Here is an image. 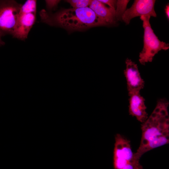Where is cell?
<instances>
[{
    "label": "cell",
    "mask_w": 169,
    "mask_h": 169,
    "mask_svg": "<svg viewBox=\"0 0 169 169\" xmlns=\"http://www.w3.org/2000/svg\"><path fill=\"white\" fill-rule=\"evenodd\" d=\"M59 0H45L46 7L48 10L51 11L56 8L60 2Z\"/></svg>",
    "instance_id": "cell-12"
},
{
    "label": "cell",
    "mask_w": 169,
    "mask_h": 169,
    "mask_svg": "<svg viewBox=\"0 0 169 169\" xmlns=\"http://www.w3.org/2000/svg\"><path fill=\"white\" fill-rule=\"evenodd\" d=\"M2 37L0 35V46L3 45L5 44L4 42L2 39Z\"/></svg>",
    "instance_id": "cell-15"
},
{
    "label": "cell",
    "mask_w": 169,
    "mask_h": 169,
    "mask_svg": "<svg viewBox=\"0 0 169 169\" xmlns=\"http://www.w3.org/2000/svg\"><path fill=\"white\" fill-rule=\"evenodd\" d=\"M155 0H135L132 6L126 9L122 20L128 24L133 18L139 16H149L156 17L154 10Z\"/></svg>",
    "instance_id": "cell-6"
},
{
    "label": "cell",
    "mask_w": 169,
    "mask_h": 169,
    "mask_svg": "<svg viewBox=\"0 0 169 169\" xmlns=\"http://www.w3.org/2000/svg\"><path fill=\"white\" fill-rule=\"evenodd\" d=\"M89 6L96 15L103 18L109 25L115 23V9L106 6L99 0H92Z\"/></svg>",
    "instance_id": "cell-9"
},
{
    "label": "cell",
    "mask_w": 169,
    "mask_h": 169,
    "mask_svg": "<svg viewBox=\"0 0 169 169\" xmlns=\"http://www.w3.org/2000/svg\"><path fill=\"white\" fill-rule=\"evenodd\" d=\"M126 68L124 70L128 93L140 92L144 86V81L141 78L137 64L131 59L125 61Z\"/></svg>",
    "instance_id": "cell-7"
},
{
    "label": "cell",
    "mask_w": 169,
    "mask_h": 169,
    "mask_svg": "<svg viewBox=\"0 0 169 169\" xmlns=\"http://www.w3.org/2000/svg\"><path fill=\"white\" fill-rule=\"evenodd\" d=\"M128 95L130 114L135 117L139 121L143 123L148 117L145 99L140 92H133Z\"/></svg>",
    "instance_id": "cell-8"
},
{
    "label": "cell",
    "mask_w": 169,
    "mask_h": 169,
    "mask_svg": "<svg viewBox=\"0 0 169 169\" xmlns=\"http://www.w3.org/2000/svg\"><path fill=\"white\" fill-rule=\"evenodd\" d=\"M37 1L28 0L22 5L20 8L14 31L12 35L13 37L24 40L36 19Z\"/></svg>",
    "instance_id": "cell-4"
},
{
    "label": "cell",
    "mask_w": 169,
    "mask_h": 169,
    "mask_svg": "<svg viewBox=\"0 0 169 169\" xmlns=\"http://www.w3.org/2000/svg\"><path fill=\"white\" fill-rule=\"evenodd\" d=\"M149 16H142L141 19L143 22L144 29V45L140 53L139 59L142 65L152 61L153 57L160 50H166L169 48L168 44L161 41L154 33L150 23Z\"/></svg>",
    "instance_id": "cell-3"
},
{
    "label": "cell",
    "mask_w": 169,
    "mask_h": 169,
    "mask_svg": "<svg viewBox=\"0 0 169 169\" xmlns=\"http://www.w3.org/2000/svg\"><path fill=\"white\" fill-rule=\"evenodd\" d=\"M130 0H117L116 9H115V17L116 19L121 20L123 14L126 10L127 5Z\"/></svg>",
    "instance_id": "cell-10"
},
{
    "label": "cell",
    "mask_w": 169,
    "mask_h": 169,
    "mask_svg": "<svg viewBox=\"0 0 169 169\" xmlns=\"http://www.w3.org/2000/svg\"><path fill=\"white\" fill-rule=\"evenodd\" d=\"M102 3L108 5L109 7L115 9L117 0H99Z\"/></svg>",
    "instance_id": "cell-13"
},
{
    "label": "cell",
    "mask_w": 169,
    "mask_h": 169,
    "mask_svg": "<svg viewBox=\"0 0 169 169\" xmlns=\"http://www.w3.org/2000/svg\"><path fill=\"white\" fill-rule=\"evenodd\" d=\"M165 12L166 14L167 18L168 19L169 18V4H167L165 9Z\"/></svg>",
    "instance_id": "cell-14"
},
{
    "label": "cell",
    "mask_w": 169,
    "mask_h": 169,
    "mask_svg": "<svg viewBox=\"0 0 169 169\" xmlns=\"http://www.w3.org/2000/svg\"><path fill=\"white\" fill-rule=\"evenodd\" d=\"M22 4L13 0H0V35H12Z\"/></svg>",
    "instance_id": "cell-5"
},
{
    "label": "cell",
    "mask_w": 169,
    "mask_h": 169,
    "mask_svg": "<svg viewBox=\"0 0 169 169\" xmlns=\"http://www.w3.org/2000/svg\"><path fill=\"white\" fill-rule=\"evenodd\" d=\"M39 15L41 22L69 32L83 31L93 27L109 25L89 7L62 9L54 13L42 9Z\"/></svg>",
    "instance_id": "cell-2"
},
{
    "label": "cell",
    "mask_w": 169,
    "mask_h": 169,
    "mask_svg": "<svg viewBox=\"0 0 169 169\" xmlns=\"http://www.w3.org/2000/svg\"><path fill=\"white\" fill-rule=\"evenodd\" d=\"M66 1L69 3L73 8H80L88 7L92 0H68Z\"/></svg>",
    "instance_id": "cell-11"
},
{
    "label": "cell",
    "mask_w": 169,
    "mask_h": 169,
    "mask_svg": "<svg viewBox=\"0 0 169 169\" xmlns=\"http://www.w3.org/2000/svg\"><path fill=\"white\" fill-rule=\"evenodd\" d=\"M168 102L159 100L151 114L141 125L142 136L140 146L135 153L140 159L145 153L169 142Z\"/></svg>",
    "instance_id": "cell-1"
}]
</instances>
